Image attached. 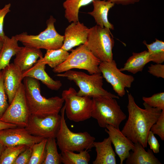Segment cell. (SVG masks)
<instances>
[{"label": "cell", "mask_w": 164, "mask_h": 164, "mask_svg": "<svg viewBox=\"0 0 164 164\" xmlns=\"http://www.w3.org/2000/svg\"><path fill=\"white\" fill-rule=\"evenodd\" d=\"M128 95V117L121 132L134 143H139L146 148L151 128L158 119L162 110L151 107L144 102L145 109L142 108L136 104L131 94Z\"/></svg>", "instance_id": "1"}, {"label": "cell", "mask_w": 164, "mask_h": 164, "mask_svg": "<svg viewBox=\"0 0 164 164\" xmlns=\"http://www.w3.org/2000/svg\"><path fill=\"white\" fill-rule=\"evenodd\" d=\"M23 83L27 104L31 114L43 117L59 114L64 102L62 97L55 96L46 98L43 96L39 80L34 78L25 77Z\"/></svg>", "instance_id": "2"}, {"label": "cell", "mask_w": 164, "mask_h": 164, "mask_svg": "<svg viewBox=\"0 0 164 164\" xmlns=\"http://www.w3.org/2000/svg\"><path fill=\"white\" fill-rule=\"evenodd\" d=\"M56 76L73 81L78 87L77 95L90 98L108 97L119 99V97L105 90L103 87V77L101 73L88 75L83 72L70 70L57 73Z\"/></svg>", "instance_id": "3"}, {"label": "cell", "mask_w": 164, "mask_h": 164, "mask_svg": "<svg viewBox=\"0 0 164 164\" xmlns=\"http://www.w3.org/2000/svg\"><path fill=\"white\" fill-rule=\"evenodd\" d=\"M60 111V126L56 138L57 145L61 152L68 151L79 152L84 150H91L94 147L93 143L95 138L87 132L75 133L71 131L65 120L64 106Z\"/></svg>", "instance_id": "4"}, {"label": "cell", "mask_w": 164, "mask_h": 164, "mask_svg": "<svg viewBox=\"0 0 164 164\" xmlns=\"http://www.w3.org/2000/svg\"><path fill=\"white\" fill-rule=\"evenodd\" d=\"M93 107L91 117L95 119L99 126L106 128L108 125L119 128L126 116L116 99L108 97L92 98Z\"/></svg>", "instance_id": "5"}, {"label": "cell", "mask_w": 164, "mask_h": 164, "mask_svg": "<svg viewBox=\"0 0 164 164\" xmlns=\"http://www.w3.org/2000/svg\"><path fill=\"white\" fill-rule=\"evenodd\" d=\"M56 19L51 15L47 20V27L37 35H29L22 32L15 36L24 46L46 50L61 48L63 43L64 36L60 34L54 26Z\"/></svg>", "instance_id": "6"}, {"label": "cell", "mask_w": 164, "mask_h": 164, "mask_svg": "<svg viewBox=\"0 0 164 164\" xmlns=\"http://www.w3.org/2000/svg\"><path fill=\"white\" fill-rule=\"evenodd\" d=\"M67 59L53 69L56 73H61L73 69L85 70L92 74L101 73L99 65L101 61L95 57L85 44H81L71 50Z\"/></svg>", "instance_id": "7"}, {"label": "cell", "mask_w": 164, "mask_h": 164, "mask_svg": "<svg viewBox=\"0 0 164 164\" xmlns=\"http://www.w3.org/2000/svg\"><path fill=\"white\" fill-rule=\"evenodd\" d=\"M110 30L96 25L91 28L85 44L93 54L101 62L113 60L114 42Z\"/></svg>", "instance_id": "8"}, {"label": "cell", "mask_w": 164, "mask_h": 164, "mask_svg": "<svg viewBox=\"0 0 164 164\" xmlns=\"http://www.w3.org/2000/svg\"><path fill=\"white\" fill-rule=\"evenodd\" d=\"M62 97L65 102V112L69 120L79 122L91 117L93 102L91 98L77 95V92L72 87L63 90Z\"/></svg>", "instance_id": "9"}, {"label": "cell", "mask_w": 164, "mask_h": 164, "mask_svg": "<svg viewBox=\"0 0 164 164\" xmlns=\"http://www.w3.org/2000/svg\"><path fill=\"white\" fill-rule=\"evenodd\" d=\"M30 114L25 97L24 86L22 83L0 120L25 128Z\"/></svg>", "instance_id": "10"}, {"label": "cell", "mask_w": 164, "mask_h": 164, "mask_svg": "<svg viewBox=\"0 0 164 164\" xmlns=\"http://www.w3.org/2000/svg\"><path fill=\"white\" fill-rule=\"evenodd\" d=\"M59 114L39 117L30 114L25 129L31 135L43 138H56L61 122Z\"/></svg>", "instance_id": "11"}, {"label": "cell", "mask_w": 164, "mask_h": 164, "mask_svg": "<svg viewBox=\"0 0 164 164\" xmlns=\"http://www.w3.org/2000/svg\"><path fill=\"white\" fill-rule=\"evenodd\" d=\"M99 68L103 78L112 86L119 97L125 94L126 88H130L135 79L132 75L124 74L118 69L114 60L101 62Z\"/></svg>", "instance_id": "12"}, {"label": "cell", "mask_w": 164, "mask_h": 164, "mask_svg": "<svg viewBox=\"0 0 164 164\" xmlns=\"http://www.w3.org/2000/svg\"><path fill=\"white\" fill-rule=\"evenodd\" d=\"M43 139L30 134L24 127L17 126L0 130V142L6 147L20 145L31 147Z\"/></svg>", "instance_id": "13"}, {"label": "cell", "mask_w": 164, "mask_h": 164, "mask_svg": "<svg viewBox=\"0 0 164 164\" xmlns=\"http://www.w3.org/2000/svg\"><path fill=\"white\" fill-rule=\"evenodd\" d=\"M89 28L79 21L72 22L65 29L61 47L67 51L87 42Z\"/></svg>", "instance_id": "14"}, {"label": "cell", "mask_w": 164, "mask_h": 164, "mask_svg": "<svg viewBox=\"0 0 164 164\" xmlns=\"http://www.w3.org/2000/svg\"><path fill=\"white\" fill-rule=\"evenodd\" d=\"M105 131L108 134L112 143L113 145L115 152L120 159V164H122L128 157L130 151L135 147L134 143L125 136L119 128L108 125Z\"/></svg>", "instance_id": "15"}, {"label": "cell", "mask_w": 164, "mask_h": 164, "mask_svg": "<svg viewBox=\"0 0 164 164\" xmlns=\"http://www.w3.org/2000/svg\"><path fill=\"white\" fill-rule=\"evenodd\" d=\"M4 88L7 96L9 104L13 99L16 93L23 80L22 71L13 63H10L4 69Z\"/></svg>", "instance_id": "16"}, {"label": "cell", "mask_w": 164, "mask_h": 164, "mask_svg": "<svg viewBox=\"0 0 164 164\" xmlns=\"http://www.w3.org/2000/svg\"><path fill=\"white\" fill-rule=\"evenodd\" d=\"M46 65L41 58L39 59L32 67L22 72V77H29L39 80L49 89L58 90L62 84L60 80H54L49 76L45 70Z\"/></svg>", "instance_id": "17"}, {"label": "cell", "mask_w": 164, "mask_h": 164, "mask_svg": "<svg viewBox=\"0 0 164 164\" xmlns=\"http://www.w3.org/2000/svg\"><path fill=\"white\" fill-rule=\"evenodd\" d=\"M92 3L93 9L88 14L94 18L97 25L110 30L114 29V25L108 20V14L110 9L115 4L105 0H94Z\"/></svg>", "instance_id": "18"}, {"label": "cell", "mask_w": 164, "mask_h": 164, "mask_svg": "<svg viewBox=\"0 0 164 164\" xmlns=\"http://www.w3.org/2000/svg\"><path fill=\"white\" fill-rule=\"evenodd\" d=\"M43 57L40 49L24 46L15 55L13 63L23 72L32 67L39 58Z\"/></svg>", "instance_id": "19"}, {"label": "cell", "mask_w": 164, "mask_h": 164, "mask_svg": "<svg viewBox=\"0 0 164 164\" xmlns=\"http://www.w3.org/2000/svg\"><path fill=\"white\" fill-rule=\"evenodd\" d=\"M111 142L108 137L101 142L93 143L97 155L93 164H116V155L111 145Z\"/></svg>", "instance_id": "20"}, {"label": "cell", "mask_w": 164, "mask_h": 164, "mask_svg": "<svg viewBox=\"0 0 164 164\" xmlns=\"http://www.w3.org/2000/svg\"><path fill=\"white\" fill-rule=\"evenodd\" d=\"M134 148L125 159L126 164H161L152 150L145 148L139 143H134Z\"/></svg>", "instance_id": "21"}, {"label": "cell", "mask_w": 164, "mask_h": 164, "mask_svg": "<svg viewBox=\"0 0 164 164\" xmlns=\"http://www.w3.org/2000/svg\"><path fill=\"white\" fill-rule=\"evenodd\" d=\"M18 42L15 36L9 38L5 36L0 53V71L10 64L12 57L21 48L18 45Z\"/></svg>", "instance_id": "22"}, {"label": "cell", "mask_w": 164, "mask_h": 164, "mask_svg": "<svg viewBox=\"0 0 164 164\" xmlns=\"http://www.w3.org/2000/svg\"><path fill=\"white\" fill-rule=\"evenodd\" d=\"M150 61L147 50L138 53L133 52L132 55L128 58L120 70L121 72L127 71L135 74L142 71L146 64Z\"/></svg>", "instance_id": "23"}, {"label": "cell", "mask_w": 164, "mask_h": 164, "mask_svg": "<svg viewBox=\"0 0 164 164\" xmlns=\"http://www.w3.org/2000/svg\"><path fill=\"white\" fill-rule=\"evenodd\" d=\"M94 0H66L63 3L64 16L70 22L79 21L78 14L80 8L92 2Z\"/></svg>", "instance_id": "24"}, {"label": "cell", "mask_w": 164, "mask_h": 164, "mask_svg": "<svg viewBox=\"0 0 164 164\" xmlns=\"http://www.w3.org/2000/svg\"><path fill=\"white\" fill-rule=\"evenodd\" d=\"M44 56L41 58L42 61L53 69L63 63L69 53L62 48L46 50Z\"/></svg>", "instance_id": "25"}, {"label": "cell", "mask_w": 164, "mask_h": 164, "mask_svg": "<svg viewBox=\"0 0 164 164\" xmlns=\"http://www.w3.org/2000/svg\"><path fill=\"white\" fill-rule=\"evenodd\" d=\"M79 153L65 151L61 152V161L64 164H88L90 160L89 151L84 150Z\"/></svg>", "instance_id": "26"}, {"label": "cell", "mask_w": 164, "mask_h": 164, "mask_svg": "<svg viewBox=\"0 0 164 164\" xmlns=\"http://www.w3.org/2000/svg\"><path fill=\"white\" fill-rule=\"evenodd\" d=\"M61 154L59 153L55 138L47 139L45 147V157L42 164H60Z\"/></svg>", "instance_id": "27"}, {"label": "cell", "mask_w": 164, "mask_h": 164, "mask_svg": "<svg viewBox=\"0 0 164 164\" xmlns=\"http://www.w3.org/2000/svg\"><path fill=\"white\" fill-rule=\"evenodd\" d=\"M143 43L147 47L151 61L162 64L164 61V42L156 39L152 43L148 44L145 41Z\"/></svg>", "instance_id": "28"}, {"label": "cell", "mask_w": 164, "mask_h": 164, "mask_svg": "<svg viewBox=\"0 0 164 164\" xmlns=\"http://www.w3.org/2000/svg\"><path fill=\"white\" fill-rule=\"evenodd\" d=\"M27 147L20 145L6 147L0 155V164H13L19 155Z\"/></svg>", "instance_id": "29"}, {"label": "cell", "mask_w": 164, "mask_h": 164, "mask_svg": "<svg viewBox=\"0 0 164 164\" xmlns=\"http://www.w3.org/2000/svg\"><path fill=\"white\" fill-rule=\"evenodd\" d=\"M47 139L34 144L32 146L31 156L28 164H42L45 157V147Z\"/></svg>", "instance_id": "30"}, {"label": "cell", "mask_w": 164, "mask_h": 164, "mask_svg": "<svg viewBox=\"0 0 164 164\" xmlns=\"http://www.w3.org/2000/svg\"><path fill=\"white\" fill-rule=\"evenodd\" d=\"M142 100L147 104L153 108L164 110V93L159 92L153 94L150 97H143Z\"/></svg>", "instance_id": "31"}, {"label": "cell", "mask_w": 164, "mask_h": 164, "mask_svg": "<svg viewBox=\"0 0 164 164\" xmlns=\"http://www.w3.org/2000/svg\"><path fill=\"white\" fill-rule=\"evenodd\" d=\"M7 99L4 88L3 74L2 70L0 71V119L9 105Z\"/></svg>", "instance_id": "32"}, {"label": "cell", "mask_w": 164, "mask_h": 164, "mask_svg": "<svg viewBox=\"0 0 164 164\" xmlns=\"http://www.w3.org/2000/svg\"><path fill=\"white\" fill-rule=\"evenodd\" d=\"M150 131L154 134L158 135L162 140H164V110L162 111L160 116L151 127Z\"/></svg>", "instance_id": "33"}, {"label": "cell", "mask_w": 164, "mask_h": 164, "mask_svg": "<svg viewBox=\"0 0 164 164\" xmlns=\"http://www.w3.org/2000/svg\"><path fill=\"white\" fill-rule=\"evenodd\" d=\"M32 152V146L27 147L19 155L13 164H28Z\"/></svg>", "instance_id": "34"}, {"label": "cell", "mask_w": 164, "mask_h": 164, "mask_svg": "<svg viewBox=\"0 0 164 164\" xmlns=\"http://www.w3.org/2000/svg\"><path fill=\"white\" fill-rule=\"evenodd\" d=\"M11 6V4L9 3L0 9V40L2 42L5 36L4 31V20L6 15L10 11Z\"/></svg>", "instance_id": "35"}, {"label": "cell", "mask_w": 164, "mask_h": 164, "mask_svg": "<svg viewBox=\"0 0 164 164\" xmlns=\"http://www.w3.org/2000/svg\"><path fill=\"white\" fill-rule=\"evenodd\" d=\"M148 72L158 78H164V65L162 64H151L148 67Z\"/></svg>", "instance_id": "36"}, {"label": "cell", "mask_w": 164, "mask_h": 164, "mask_svg": "<svg viewBox=\"0 0 164 164\" xmlns=\"http://www.w3.org/2000/svg\"><path fill=\"white\" fill-rule=\"evenodd\" d=\"M147 143H148L153 153H158L159 151L160 145L154 134L151 131L149 133L147 138Z\"/></svg>", "instance_id": "37"}, {"label": "cell", "mask_w": 164, "mask_h": 164, "mask_svg": "<svg viewBox=\"0 0 164 164\" xmlns=\"http://www.w3.org/2000/svg\"><path fill=\"white\" fill-rule=\"evenodd\" d=\"M110 1L114 4L121 5H127L133 4L138 2L140 0H105Z\"/></svg>", "instance_id": "38"}, {"label": "cell", "mask_w": 164, "mask_h": 164, "mask_svg": "<svg viewBox=\"0 0 164 164\" xmlns=\"http://www.w3.org/2000/svg\"><path fill=\"white\" fill-rule=\"evenodd\" d=\"M17 127L15 124L5 122L0 120V130L9 128H13Z\"/></svg>", "instance_id": "39"}, {"label": "cell", "mask_w": 164, "mask_h": 164, "mask_svg": "<svg viewBox=\"0 0 164 164\" xmlns=\"http://www.w3.org/2000/svg\"><path fill=\"white\" fill-rule=\"evenodd\" d=\"M5 148L6 147L0 142V155Z\"/></svg>", "instance_id": "40"}, {"label": "cell", "mask_w": 164, "mask_h": 164, "mask_svg": "<svg viewBox=\"0 0 164 164\" xmlns=\"http://www.w3.org/2000/svg\"><path fill=\"white\" fill-rule=\"evenodd\" d=\"M3 43L0 40V53L2 47Z\"/></svg>", "instance_id": "41"}]
</instances>
